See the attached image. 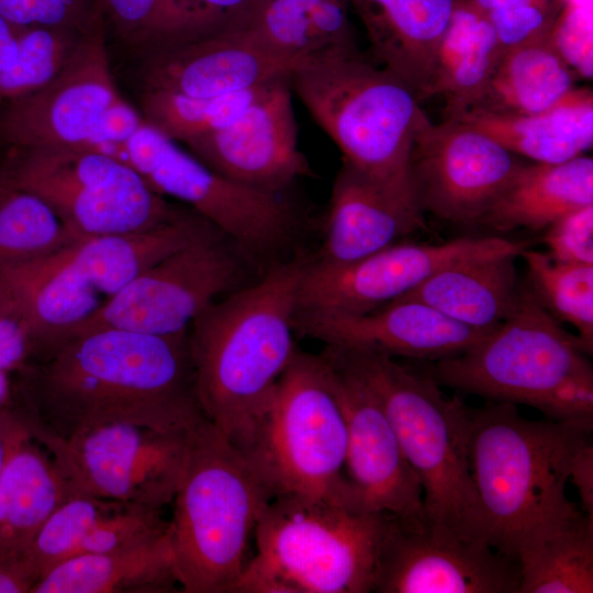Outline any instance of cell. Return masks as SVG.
Listing matches in <instances>:
<instances>
[{
    "label": "cell",
    "mask_w": 593,
    "mask_h": 593,
    "mask_svg": "<svg viewBox=\"0 0 593 593\" xmlns=\"http://www.w3.org/2000/svg\"><path fill=\"white\" fill-rule=\"evenodd\" d=\"M517 257L497 255L451 264L399 300H416L462 325L493 331L510 315L519 295Z\"/></svg>",
    "instance_id": "30"
},
{
    "label": "cell",
    "mask_w": 593,
    "mask_h": 593,
    "mask_svg": "<svg viewBox=\"0 0 593 593\" xmlns=\"http://www.w3.org/2000/svg\"><path fill=\"white\" fill-rule=\"evenodd\" d=\"M515 155L539 164H561L582 156L593 143V93L575 90L557 107L537 114L472 109L457 116Z\"/></svg>",
    "instance_id": "27"
},
{
    "label": "cell",
    "mask_w": 593,
    "mask_h": 593,
    "mask_svg": "<svg viewBox=\"0 0 593 593\" xmlns=\"http://www.w3.org/2000/svg\"><path fill=\"white\" fill-rule=\"evenodd\" d=\"M293 324L299 334L329 346L433 361L456 356L492 332L462 325L416 300L356 315L295 313Z\"/></svg>",
    "instance_id": "21"
},
{
    "label": "cell",
    "mask_w": 593,
    "mask_h": 593,
    "mask_svg": "<svg viewBox=\"0 0 593 593\" xmlns=\"http://www.w3.org/2000/svg\"><path fill=\"white\" fill-rule=\"evenodd\" d=\"M72 240L51 208L0 167V264L46 255Z\"/></svg>",
    "instance_id": "37"
},
{
    "label": "cell",
    "mask_w": 593,
    "mask_h": 593,
    "mask_svg": "<svg viewBox=\"0 0 593 593\" xmlns=\"http://www.w3.org/2000/svg\"><path fill=\"white\" fill-rule=\"evenodd\" d=\"M569 480L580 496L581 510L593 517V446L588 438L573 455Z\"/></svg>",
    "instance_id": "49"
},
{
    "label": "cell",
    "mask_w": 593,
    "mask_h": 593,
    "mask_svg": "<svg viewBox=\"0 0 593 593\" xmlns=\"http://www.w3.org/2000/svg\"><path fill=\"white\" fill-rule=\"evenodd\" d=\"M144 121L141 111L121 97L104 112L89 147L105 150L110 145L114 147L111 153L113 154L139 128Z\"/></svg>",
    "instance_id": "47"
},
{
    "label": "cell",
    "mask_w": 593,
    "mask_h": 593,
    "mask_svg": "<svg viewBox=\"0 0 593 593\" xmlns=\"http://www.w3.org/2000/svg\"><path fill=\"white\" fill-rule=\"evenodd\" d=\"M89 34L61 27L20 29L15 57L0 77V107L53 80Z\"/></svg>",
    "instance_id": "38"
},
{
    "label": "cell",
    "mask_w": 593,
    "mask_h": 593,
    "mask_svg": "<svg viewBox=\"0 0 593 593\" xmlns=\"http://www.w3.org/2000/svg\"><path fill=\"white\" fill-rule=\"evenodd\" d=\"M346 449L345 417L326 363L296 349L239 451L272 497L333 496L362 507L344 474Z\"/></svg>",
    "instance_id": "8"
},
{
    "label": "cell",
    "mask_w": 593,
    "mask_h": 593,
    "mask_svg": "<svg viewBox=\"0 0 593 593\" xmlns=\"http://www.w3.org/2000/svg\"><path fill=\"white\" fill-rule=\"evenodd\" d=\"M523 164L517 155L458 120L430 121L414 141L410 180L424 213L477 225Z\"/></svg>",
    "instance_id": "16"
},
{
    "label": "cell",
    "mask_w": 593,
    "mask_h": 593,
    "mask_svg": "<svg viewBox=\"0 0 593 593\" xmlns=\"http://www.w3.org/2000/svg\"><path fill=\"white\" fill-rule=\"evenodd\" d=\"M265 0H180L202 34L243 27Z\"/></svg>",
    "instance_id": "45"
},
{
    "label": "cell",
    "mask_w": 593,
    "mask_h": 593,
    "mask_svg": "<svg viewBox=\"0 0 593 593\" xmlns=\"http://www.w3.org/2000/svg\"><path fill=\"white\" fill-rule=\"evenodd\" d=\"M562 7V0H529L485 15L503 52L549 36Z\"/></svg>",
    "instance_id": "41"
},
{
    "label": "cell",
    "mask_w": 593,
    "mask_h": 593,
    "mask_svg": "<svg viewBox=\"0 0 593 593\" xmlns=\"http://www.w3.org/2000/svg\"><path fill=\"white\" fill-rule=\"evenodd\" d=\"M120 98L101 29L80 43L53 80L0 107V145L89 147L104 112Z\"/></svg>",
    "instance_id": "17"
},
{
    "label": "cell",
    "mask_w": 593,
    "mask_h": 593,
    "mask_svg": "<svg viewBox=\"0 0 593 593\" xmlns=\"http://www.w3.org/2000/svg\"><path fill=\"white\" fill-rule=\"evenodd\" d=\"M163 511L83 494H69L34 538L27 557L41 575L77 556L111 551L167 532Z\"/></svg>",
    "instance_id": "25"
},
{
    "label": "cell",
    "mask_w": 593,
    "mask_h": 593,
    "mask_svg": "<svg viewBox=\"0 0 593 593\" xmlns=\"http://www.w3.org/2000/svg\"><path fill=\"white\" fill-rule=\"evenodd\" d=\"M527 287L558 321L572 325L588 355L593 349V265L564 264L526 249Z\"/></svg>",
    "instance_id": "36"
},
{
    "label": "cell",
    "mask_w": 593,
    "mask_h": 593,
    "mask_svg": "<svg viewBox=\"0 0 593 593\" xmlns=\"http://www.w3.org/2000/svg\"><path fill=\"white\" fill-rule=\"evenodd\" d=\"M415 199L383 186L347 161L334 180L322 246L313 260L343 265L426 228Z\"/></svg>",
    "instance_id": "23"
},
{
    "label": "cell",
    "mask_w": 593,
    "mask_h": 593,
    "mask_svg": "<svg viewBox=\"0 0 593 593\" xmlns=\"http://www.w3.org/2000/svg\"><path fill=\"white\" fill-rule=\"evenodd\" d=\"M114 155L164 198L190 208L215 226L264 273L292 256L299 216L281 197L232 181L210 169L146 121Z\"/></svg>",
    "instance_id": "10"
},
{
    "label": "cell",
    "mask_w": 593,
    "mask_h": 593,
    "mask_svg": "<svg viewBox=\"0 0 593 593\" xmlns=\"http://www.w3.org/2000/svg\"><path fill=\"white\" fill-rule=\"evenodd\" d=\"M271 499L253 465L211 423L191 432L167 528L181 592H233Z\"/></svg>",
    "instance_id": "4"
},
{
    "label": "cell",
    "mask_w": 593,
    "mask_h": 593,
    "mask_svg": "<svg viewBox=\"0 0 593 593\" xmlns=\"http://www.w3.org/2000/svg\"><path fill=\"white\" fill-rule=\"evenodd\" d=\"M518 593L593 592V517L581 507L542 523L516 544Z\"/></svg>",
    "instance_id": "31"
},
{
    "label": "cell",
    "mask_w": 593,
    "mask_h": 593,
    "mask_svg": "<svg viewBox=\"0 0 593 593\" xmlns=\"http://www.w3.org/2000/svg\"><path fill=\"white\" fill-rule=\"evenodd\" d=\"M388 516L333 496L277 495L232 593L373 592Z\"/></svg>",
    "instance_id": "6"
},
{
    "label": "cell",
    "mask_w": 593,
    "mask_h": 593,
    "mask_svg": "<svg viewBox=\"0 0 593 593\" xmlns=\"http://www.w3.org/2000/svg\"><path fill=\"white\" fill-rule=\"evenodd\" d=\"M528 248V240L486 236L440 244L402 240L343 265L318 262L309 255L298 288L295 313H368L405 296L446 266L478 257H521Z\"/></svg>",
    "instance_id": "14"
},
{
    "label": "cell",
    "mask_w": 593,
    "mask_h": 593,
    "mask_svg": "<svg viewBox=\"0 0 593 593\" xmlns=\"http://www.w3.org/2000/svg\"><path fill=\"white\" fill-rule=\"evenodd\" d=\"M142 56L143 89L193 97L243 91L290 75L302 63L271 51L245 29L188 37Z\"/></svg>",
    "instance_id": "20"
},
{
    "label": "cell",
    "mask_w": 593,
    "mask_h": 593,
    "mask_svg": "<svg viewBox=\"0 0 593 593\" xmlns=\"http://www.w3.org/2000/svg\"><path fill=\"white\" fill-rule=\"evenodd\" d=\"M0 15L19 29L107 30L99 0H0Z\"/></svg>",
    "instance_id": "40"
},
{
    "label": "cell",
    "mask_w": 593,
    "mask_h": 593,
    "mask_svg": "<svg viewBox=\"0 0 593 593\" xmlns=\"http://www.w3.org/2000/svg\"><path fill=\"white\" fill-rule=\"evenodd\" d=\"M593 204V159L523 164L477 225L495 232L545 230L562 215Z\"/></svg>",
    "instance_id": "28"
},
{
    "label": "cell",
    "mask_w": 593,
    "mask_h": 593,
    "mask_svg": "<svg viewBox=\"0 0 593 593\" xmlns=\"http://www.w3.org/2000/svg\"><path fill=\"white\" fill-rule=\"evenodd\" d=\"M291 92L290 75L279 77L231 124L183 144L219 175L281 193L298 178L311 174L298 147Z\"/></svg>",
    "instance_id": "19"
},
{
    "label": "cell",
    "mask_w": 593,
    "mask_h": 593,
    "mask_svg": "<svg viewBox=\"0 0 593 593\" xmlns=\"http://www.w3.org/2000/svg\"><path fill=\"white\" fill-rule=\"evenodd\" d=\"M12 377L11 404L22 421L60 437L112 423L189 433L206 419L195 395L188 333L97 328Z\"/></svg>",
    "instance_id": "1"
},
{
    "label": "cell",
    "mask_w": 593,
    "mask_h": 593,
    "mask_svg": "<svg viewBox=\"0 0 593 593\" xmlns=\"http://www.w3.org/2000/svg\"><path fill=\"white\" fill-rule=\"evenodd\" d=\"M574 80L547 36L503 51L486 92L472 109L541 113L562 103L575 90Z\"/></svg>",
    "instance_id": "33"
},
{
    "label": "cell",
    "mask_w": 593,
    "mask_h": 593,
    "mask_svg": "<svg viewBox=\"0 0 593 593\" xmlns=\"http://www.w3.org/2000/svg\"><path fill=\"white\" fill-rule=\"evenodd\" d=\"M349 0H265L247 30L271 51L303 61L337 47L355 46Z\"/></svg>",
    "instance_id": "34"
},
{
    "label": "cell",
    "mask_w": 593,
    "mask_h": 593,
    "mask_svg": "<svg viewBox=\"0 0 593 593\" xmlns=\"http://www.w3.org/2000/svg\"><path fill=\"white\" fill-rule=\"evenodd\" d=\"M4 455H5V445H4L2 434L0 432V469H1L2 463H3Z\"/></svg>",
    "instance_id": "53"
},
{
    "label": "cell",
    "mask_w": 593,
    "mask_h": 593,
    "mask_svg": "<svg viewBox=\"0 0 593 593\" xmlns=\"http://www.w3.org/2000/svg\"><path fill=\"white\" fill-rule=\"evenodd\" d=\"M35 348L24 321L0 300V371L11 376L34 360Z\"/></svg>",
    "instance_id": "46"
},
{
    "label": "cell",
    "mask_w": 593,
    "mask_h": 593,
    "mask_svg": "<svg viewBox=\"0 0 593 593\" xmlns=\"http://www.w3.org/2000/svg\"><path fill=\"white\" fill-rule=\"evenodd\" d=\"M460 0H349L380 66L421 101L433 76L438 45Z\"/></svg>",
    "instance_id": "26"
},
{
    "label": "cell",
    "mask_w": 593,
    "mask_h": 593,
    "mask_svg": "<svg viewBox=\"0 0 593 593\" xmlns=\"http://www.w3.org/2000/svg\"><path fill=\"white\" fill-rule=\"evenodd\" d=\"M13 396V377L0 371V410L8 406Z\"/></svg>",
    "instance_id": "52"
},
{
    "label": "cell",
    "mask_w": 593,
    "mask_h": 593,
    "mask_svg": "<svg viewBox=\"0 0 593 593\" xmlns=\"http://www.w3.org/2000/svg\"><path fill=\"white\" fill-rule=\"evenodd\" d=\"M545 230L542 240L551 259L593 265V204L562 215Z\"/></svg>",
    "instance_id": "43"
},
{
    "label": "cell",
    "mask_w": 593,
    "mask_h": 593,
    "mask_svg": "<svg viewBox=\"0 0 593 593\" xmlns=\"http://www.w3.org/2000/svg\"><path fill=\"white\" fill-rule=\"evenodd\" d=\"M251 271L259 273L210 225L110 298L72 338L103 327L160 336L186 334L212 303L249 284Z\"/></svg>",
    "instance_id": "13"
},
{
    "label": "cell",
    "mask_w": 593,
    "mask_h": 593,
    "mask_svg": "<svg viewBox=\"0 0 593 593\" xmlns=\"http://www.w3.org/2000/svg\"><path fill=\"white\" fill-rule=\"evenodd\" d=\"M516 559L440 524L388 516L373 592L518 593Z\"/></svg>",
    "instance_id": "15"
},
{
    "label": "cell",
    "mask_w": 593,
    "mask_h": 593,
    "mask_svg": "<svg viewBox=\"0 0 593 593\" xmlns=\"http://www.w3.org/2000/svg\"><path fill=\"white\" fill-rule=\"evenodd\" d=\"M105 27L142 54L201 35L180 0H99Z\"/></svg>",
    "instance_id": "39"
},
{
    "label": "cell",
    "mask_w": 593,
    "mask_h": 593,
    "mask_svg": "<svg viewBox=\"0 0 593 593\" xmlns=\"http://www.w3.org/2000/svg\"><path fill=\"white\" fill-rule=\"evenodd\" d=\"M276 79L243 91L212 97L143 89L141 113L148 124L167 137L184 143L231 124L265 94Z\"/></svg>",
    "instance_id": "35"
},
{
    "label": "cell",
    "mask_w": 593,
    "mask_h": 593,
    "mask_svg": "<svg viewBox=\"0 0 593 593\" xmlns=\"http://www.w3.org/2000/svg\"><path fill=\"white\" fill-rule=\"evenodd\" d=\"M38 579L27 556L0 552V593H31Z\"/></svg>",
    "instance_id": "48"
},
{
    "label": "cell",
    "mask_w": 593,
    "mask_h": 593,
    "mask_svg": "<svg viewBox=\"0 0 593 593\" xmlns=\"http://www.w3.org/2000/svg\"><path fill=\"white\" fill-rule=\"evenodd\" d=\"M5 455L0 469V552L27 556L37 533L70 494L46 448L11 405L0 410Z\"/></svg>",
    "instance_id": "24"
},
{
    "label": "cell",
    "mask_w": 593,
    "mask_h": 593,
    "mask_svg": "<svg viewBox=\"0 0 593 593\" xmlns=\"http://www.w3.org/2000/svg\"><path fill=\"white\" fill-rule=\"evenodd\" d=\"M0 167L43 200L75 239L148 230L186 209L155 192L126 161L94 147L9 148Z\"/></svg>",
    "instance_id": "9"
},
{
    "label": "cell",
    "mask_w": 593,
    "mask_h": 593,
    "mask_svg": "<svg viewBox=\"0 0 593 593\" xmlns=\"http://www.w3.org/2000/svg\"><path fill=\"white\" fill-rule=\"evenodd\" d=\"M592 428L527 419L508 402L470 409L469 470L490 545L515 559L525 534L578 507L566 486L573 455Z\"/></svg>",
    "instance_id": "3"
},
{
    "label": "cell",
    "mask_w": 593,
    "mask_h": 593,
    "mask_svg": "<svg viewBox=\"0 0 593 593\" xmlns=\"http://www.w3.org/2000/svg\"><path fill=\"white\" fill-rule=\"evenodd\" d=\"M26 427L54 459L70 494L159 511L174 500L192 432L112 423L60 437Z\"/></svg>",
    "instance_id": "12"
},
{
    "label": "cell",
    "mask_w": 593,
    "mask_h": 593,
    "mask_svg": "<svg viewBox=\"0 0 593 593\" xmlns=\"http://www.w3.org/2000/svg\"><path fill=\"white\" fill-rule=\"evenodd\" d=\"M581 340L521 286L510 315L467 350L434 361L438 383L494 402L532 405L566 378L591 369Z\"/></svg>",
    "instance_id": "11"
},
{
    "label": "cell",
    "mask_w": 593,
    "mask_h": 593,
    "mask_svg": "<svg viewBox=\"0 0 593 593\" xmlns=\"http://www.w3.org/2000/svg\"><path fill=\"white\" fill-rule=\"evenodd\" d=\"M180 589L167 533L111 551L67 559L31 593H169Z\"/></svg>",
    "instance_id": "29"
},
{
    "label": "cell",
    "mask_w": 593,
    "mask_h": 593,
    "mask_svg": "<svg viewBox=\"0 0 593 593\" xmlns=\"http://www.w3.org/2000/svg\"><path fill=\"white\" fill-rule=\"evenodd\" d=\"M309 255L295 254L219 299L188 340L202 414L242 450L296 348V295Z\"/></svg>",
    "instance_id": "2"
},
{
    "label": "cell",
    "mask_w": 593,
    "mask_h": 593,
    "mask_svg": "<svg viewBox=\"0 0 593 593\" xmlns=\"http://www.w3.org/2000/svg\"><path fill=\"white\" fill-rule=\"evenodd\" d=\"M550 419L593 426V370L572 374L530 405Z\"/></svg>",
    "instance_id": "44"
},
{
    "label": "cell",
    "mask_w": 593,
    "mask_h": 593,
    "mask_svg": "<svg viewBox=\"0 0 593 593\" xmlns=\"http://www.w3.org/2000/svg\"><path fill=\"white\" fill-rule=\"evenodd\" d=\"M19 27L0 15V77L12 64L18 49Z\"/></svg>",
    "instance_id": "50"
},
{
    "label": "cell",
    "mask_w": 593,
    "mask_h": 593,
    "mask_svg": "<svg viewBox=\"0 0 593 593\" xmlns=\"http://www.w3.org/2000/svg\"><path fill=\"white\" fill-rule=\"evenodd\" d=\"M65 247L0 264V300L27 325L35 348L33 361L71 339L105 303L70 262Z\"/></svg>",
    "instance_id": "22"
},
{
    "label": "cell",
    "mask_w": 593,
    "mask_h": 593,
    "mask_svg": "<svg viewBox=\"0 0 593 593\" xmlns=\"http://www.w3.org/2000/svg\"><path fill=\"white\" fill-rule=\"evenodd\" d=\"M345 417L347 479L370 512L403 519L426 517L421 482L371 390L326 349L321 354Z\"/></svg>",
    "instance_id": "18"
},
{
    "label": "cell",
    "mask_w": 593,
    "mask_h": 593,
    "mask_svg": "<svg viewBox=\"0 0 593 593\" xmlns=\"http://www.w3.org/2000/svg\"><path fill=\"white\" fill-rule=\"evenodd\" d=\"M502 48L484 13L460 0L438 45L425 99L441 96L447 118L477 107Z\"/></svg>",
    "instance_id": "32"
},
{
    "label": "cell",
    "mask_w": 593,
    "mask_h": 593,
    "mask_svg": "<svg viewBox=\"0 0 593 593\" xmlns=\"http://www.w3.org/2000/svg\"><path fill=\"white\" fill-rule=\"evenodd\" d=\"M592 8L563 5L549 41L568 66L586 79L593 76Z\"/></svg>",
    "instance_id": "42"
},
{
    "label": "cell",
    "mask_w": 593,
    "mask_h": 593,
    "mask_svg": "<svg viewBox=\"0 0 593 593\" xmlns=\"http://www.w3.org/2000/svg\"><path fill=\"white\" fill-rule=\"evenodd\" d=\"M473 8L478 9L484 14L492 11L513 7L529 0H461Z\"/></svg>",
    "instance_id": "51"
},
{
    "label": "cell",
    "mask_w": 593,
    "mask_h": 593,
    "mask_svg": "<svg viewBox=\"0 0 593 593\" xmlns=\"http://www.w3.org/2000/svg\"><path fill=\"white\" fill-rule=\"evenodd\" d=\"M290 85L343 160L415 199L411 152L430 120L404 81L369 61L355 45L310 56L291 71Z\"/></svg>",
    "instance_id": "5"
},
{
    "label": "cell",
    "mask_w": 593,
    "mask_h": 593,
    "mask_svg": "<svg viewBox=\"0 0 593 593\" xmlns=\"http://www.w3.org/2000/svg\"><path fill=\"white\" fill-rule=\"evenodd\" d=\"M373 393L416 473L426 517L489 542L468 462L470 409L439 383L380 353L326 345Z\"/></svg>",
    "instance_id": "7"
}]
</instances>
